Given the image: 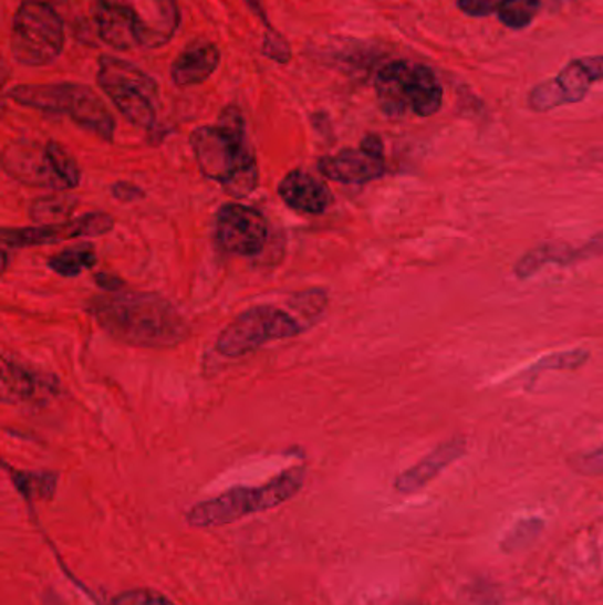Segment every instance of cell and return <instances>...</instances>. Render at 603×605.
Listing matches in <instances>:
<instances>
[{
    "label": "cell",
    "instance_id": "6da1fadb",
    "mask_svg": "<svg viewBox=\"0 0 603 605\" xmlns=\"http://www.w3.org/2000/svg\"><path fill=\"white\" fill-rule=\"evenodd\" d=\"M89 312L114 338L137 347H170L181 344L190 332L176 306L150 292L96 296Z\"/></svg>",
    "mask_w": 603,
    "mask_h": 605
},
{
    "label": "cell",
    "instance_id": "7a4b0ae2",
    "mask_svg": "<svg viewBox=\"0 0 603 605\" xmlns=\"http://www.w3.org/2000/svg\"><path fill=\"white\" fill-rule=\"evenodd\" d=\"M190 142L200 173L207 179L223 186L227 194L238 199L256 190L259 168L239 108L227 106L216 126L195 129Z\"/></svg>",
    "mask_w": 603,
    "mask_h": 605
},
{
    "label": "cell",
    "instance_id": "3957f363",
    "mask_svg": "<svg viewBox=\"0 0 603 605\" xmlns=\"http://www.w3.org/2000/svg\"><path fill=\"white\" fill-rule=\"evenodd\" d=\"M304 482V469L292 468L259 487H236L212 500L195 504L188 513L194 528H218L274 509L294 498Z\"/></svg>",
    "mask_w": 603,
    "mask_h": 605
},
{
    "label": "cell",
    "instance_id": "277c9868",
    "mask_svg": "<svg viewBox=\"0 0 603 605\" xmlns=\"http://www.w3.org/2000/svg\"><path fill=\"white\" fill-rule=\"evenodd\" d=\"M18 105L52 112V114L70 115L79 126L94 133L103 140H112L115 132V121L106 108L102 97L93 88L85 85L49 84L18 85L9 93Z\"/></svg>",
    "mask_w": 603,
    "mask_h": 605
},
{
    "label": "cell",
    "instance_id": "5b68a950",
    "mask_svg": "<svg viewBox=\"0 0 603 605\" xmlns=\"http://www.w3.org/2000/svg\"><path fill=\"white\" fill-rule=\"evenodd\" d=\"M9 49L23 66H46L64 50V25L55 9L40 0H27L13 18Z\"/></svg>",
    "mask_w": 603,
    "mask_h": 605
},
{
    "label": "cell",
    "instance_id": "8992f818",
    "mask_svg": "<svg viewBox=\"0 0 603 605\" xmlns=\"http://www.w3.org/2000/svg\"><path fill=\"white\" fill-rule=\"evenodd\" d=\"M97 84L129 123L138 128H150L155 124L158 85L132 62L103 55L97 70Z\"/></svg>",
    "mask_w": 603,
    "mask_h": 605
},
{
    "label": "cell",
    "instance_id": "52a82bcc",
    "mask_svg": "<svg viewBox=\"0 0 603 605\" xmlns=\"http://www.w3.org/2000/svg\"><path fill=\"white\" fill-rule=\"evenodd\" d=\"M303 332V324L273 305H257L233 319L216 341V351L227 358H239L262 345L285 341Z\"/></svg>",
    "mask_w": 603,
    "mask_h": 605
},
{
    "label": "cell",
    "instance_id": "ba28073f",
    "mask_svg": "<svg viewBox=\"0 0 603 605\" xmlns=\"http://www.w3.org/2000/svg\"><path fill=\"white\" fill-rule=\"evenodd\" d=\"M268 223L262 212L242 204H225L215 218V241L229 255L253 257L264 248Z\"/></svg>",
    "mask_w": 603,
    "mask_h": 605
},
{
    "label": "cell",
    "instance_id": "9c48e42d",
    "mask_svg": "<svg viewBox=\"0 0 603 605\" xmlns=\"http://www.w3.org/2000/svg\"><path fill=\"white\" fill-rule=\"evenodd\" d=\"M114 229V218L106 212H89L84 217L61 223H43L40 227H25V229L2 230V243L4 248L38 247V244H52L66 239L89 238V236H103Z\"/></svg>",
    "mask_w": 603,
    "mask_h": 605
},
{
    "label": "cell",
    "instance_id": "30bf717a",
    "mask_svg": "<svg viewBox=\"0 0 603 605\" xmlns=\"http://www.w3.org/2000/svg\"><path fill=\"white\" fill-rule=\"evenodd\" d=\"M591 85L581 62L573 61L560 75L545 80L529 93V106L537 112H549L558 106L581 102L590 93Z\"/></svg>",
    "mask_w": 603,
    "mask_h": 605
},
{
    "label": "cell",
    "instance_id": "8fae6325",
    "mask_svg": "<svg viewBox=\"0 0 603 605\" xmlns=\"http://www.w3.org/2000/svg\"><path fill=\"white\" fill-rule=\"evenodd\" d=\"M321 173L344 185H365L383 177L384 155L360 146L357 149H344L319 161Z\"/></svg>",
    "mask_w": 603,
    "mask_h": 605
},
{
    "label": "cell",
    "instance_id": "7c38bea8",
    "mask_svg": "<svg viewBox=\"0 0 603 605\" xmlns=\"http://www.w3.org/2000/svg\"><path fill=\"white\" fill-rule=\"evenodd\" d=\"M132 11L141 25L142 46L162 49L181 22L177 0H135Z\"/></svg>",
    "mask_w": 603,
    "mask_h": 605
},
{
    "label": "cell",
    "instance_id": "4fadbf2b",
    "mask_svg": "<svg viewBox=\"0 0 603 605\" xmlns=\"http://www.w3.org/2000/svg\"><path fill=\"white\" fill-rule=\"evenodd\" d=\"M278 195L289 208L304 215H322L333 202L326 182L300 168L283 177L278 186Z\"/></svg>",
    "mask_w": 603,
    "mask_h": 605
},
{
    "label": "cell",
    "instance_id": "5bb4252c",
    "mask_svg": "<svg viewBox=\"0 0 603 605\" xmlns=\"http://www.w3.org/2000/svg\"><path fill=\"white\" fill-rule=\"evenodd\" d=\"M466 451V441L464 438L448 439L440 442L436 450L428 453L425 459L419 460L418 465L407 469L395 482V489L402 494H413L423 487L430 483L434 478L439 477L440 471H445L455 460L460 459Z\"/></svg>",
    "mask_w": 603,
    "mask_h": 605
},
{
    "label": "cell",
    "instance_id": "9a60e30c",
    "mask_svg": "<svg viewBox=\"0 0 603 605\" xmlns=\"http://www.w3.org/2000/svg\"><path fill=\"white\" fill-rule=\"evenodd\" d=\"M603 236L593 238L581 247L566 244H542L526 253L516 264V277L529 279L549 264H572L575 261H586L590 257L602 255Z\"/></svg>",
    "mask_w": 603,
    "mask_h": 605
},
{
    "label": "cell",
    "instance_id": "2e32d148",
    "mask_svg": "<svg viewBox=\"0 0 603 605\" xmlns=\"http://www.w3.org/2000/svg\"><path fill=\"white\" fill-rule=\"evenodd\" d=\"M58 383L40 372H32L13 359L2 362V400L4 403H32L53 394Z\"/></svg>",
    "mask_w": 603,
    "mask_h": 605
},
{
    "label": "cell",
    "instance_id": "e0dca14e",
    "mask_svg": "<svg viewBox=\"0 0 603 605\" xmlns=\"http://www.w3.org/2000/svg\"><path fill=\"white\" fill-rule=\"evenodd\" d=\"M220 50L212 41H191L173 64V80L179 87L204 84L220 66Z\"/></svg>",
    "mask_w": 603,
    "mask_h": 605
},
{
    "label": "cell",
    "instance_id": "ac0fdd59",
    "mask_svg": "<svg viewBox=\"0 0 603 605\" xmlns=\"http://www.w3.org/2000/svg\"><path fill=\"white\" fill-rule=\"evenodd\" d=\"M4 167L11 176L17 177L25 185L50 188V190H66L59 177L53 173L49 156L43 149L35 153L32 147H17L6 150Z\"/></svg>",
    "mask_w": 603,
    "mask_h": 605
},
{
    "label": "cell",
    "instance_id": "d6986e66",
    "mask_svg": "<svg viewBox=\"0 0 603 605\" xmlns=\"http://www.w3.org/2000/svg\"><path fill=\"white\" fill-rule=\"evenodd\" d=\"M97 32L103 43L119 52L142 46L141 25L132 9L106 8L96 13Z\"/></svg>",
    "mask_w": 603,
    "mask_h": 605
},
{
    "label": "cell",
    "instance_id": "ffe728a7",
    "mask_svg": "<svg viewBox=\"0 0 603 605\" xmlns=\"http://www.w3.org/2000/svg\"><path fill=\"white\" fill-rule=\"evenodd\" d=\"M413 66L404 61L389 62L375 79V93L381 108L389 117H401L410 111L407 87H409Z\"/></svg>",
    "mask_w": 603,
    "mask_h": 605
},
{
    "label": "cell",
    "instance_id": "44dd1931",
    "mask_svg": "<svg viewBox=\"0 0 603 605\" xmlns=\"http://www.w3.org/2000/svg\"><path fill=\"white\" fill-rule=\"evenodd\" d=\"M407 97L410 111L419 117H430L439 112L443 105V87L430 67L413 66Z\"/></svg>",
    "mask_w": 603,
    "mask_h": 605
},
{
    "label": "cell",
    "instance_id": "7402d4cb",
    "mask_svg": "<svg viewBox=\"0 0 603 605\" xmlns=\"http://www.w3.org/2000/svg\"><path fill=\"white\" fill-rule=\"evenodd\" d=\"M96 262V252L91 248V244H80V247L67 248L64 252L50 257L49 265L50 270L61 277H79L82 271L94 268Z\"/></svg>",
    "mask_w": 603,
    "mask_h": 605
},
{
    "label": "cell",
    "instance_id": "603a6c76",
    "mask_svg": "<svg viewBox=\"0 0 603 605\" xmlns=\"http://www.w3.org/2000/svg\"><path fill=\"white\" fill-rule=\"evenodd\" d=\"M44 153L49 156L50 165H52L53 173L59 177V181L66 190L76 188L82 179V173H80L79 164L73 158L70 150L66 147H62L58 142H49L44 146Z\"/></svg>",
    "mask_w": 603,
    "mask_h": 605
},
{
    "label": "cell",
    "instance_id": "cb8c5ba5",
    "mask_svg": "<svg viewBox=\"0 0 603 605\" xmlns=\"http://www.w3.org/2000/svg\"><path fill=\"white\" fill-rule=\"evenodd\" d=\"M76 199L64 197V195H50L34 200L31 206V217L34 220H58V218L70 217L75 211Z\"/></svg>",
    "mask_w": 603,
    "mask_h": 605
},
{
    "label": "cell",
    "instance_id": "d4e9b609",
    "mask_svg": "<svg viewBox=\"0 0 603 605\" xmlns=\"http://www.w3.org/2000/svg\"><path fill=\"white\" fill-rule=\"evenodd\" d=\"M538 8H540V0H510L499 11V18L505 25L511 27V29H524L526 25L533 22Z\"/></svg>",
    "mask_w": 603,
    "mask_h": 605
},
{
    "label": "cell",
    "instance_id": "484cf974",
    "mask_svg": "<svg viewBox=\"0 0 603 605\" xmlns=\"http://www.w3.org/2000/svg\"><path fill=\"white\" fill-rule=\"evenodd\" d=\"M55 474L50 473H14L13 482L18 491L27 498H49L55 489Z\"/></svg>",
    "mask_w": 603,
    "mask_h": 605
},
{
    "label": "cell",
    "instance_id": "4316f807",
    "mask_svg": "<svg viewBox=\"0 0 603 605\" xmlns=\"http://www.w3.org/2000/svg\"><path fill=\"white\" fill-rule=\"evenodd\" d=\"M590 358V353L584 350L569 351V353H558L554 356H547L542 362L538 363V371L542 368H560V371H575L582 367Z\"/></svg>",
    "mask_w": 603,
    "mask_h": 605
},
{
    "label": "cell",
    "instance_id": "83f0119b",
    "mask_svg": "<svg viewBox=\"0 0 603 605\" xmlns=\"http://www.w3.org/2000/svg\"><path fill=\"white\" fill-rule=\"evenodd\" d=\"M111 605H176L168 601L162 593L153 590H129L121 593L112 601Z\"/></svg>",
    "mask_w": 603,
    "mask_h": 605
},
{
    "label": "cell",
    "instance_id": "f1b7e54d",
    "mask_svg": "<svg viewBox=\"0 0 603 605\" xmlns=\"http://www.w3.org/2000/svg\"><path fill=\"white\" fill-rule=\"evenodd\" d=\"M510 0H458V8L469 17H489L499 13Z\"/></svg>",
    "mask_w": 603,
    "mask_h": 605
},
{
    "label": "cell",
    "instance_id": "f546056e",
    "mask_svg": "<svg viewBox=\"0 0 603 605\" xmlns=\"http://www.w3.org/2000/svg\"><path fill=\"white\" fill-rule=\"evenodd\" d=\"M264 53L266 58L274 59V61L278 62H287L291 59V49H289V44L283 40V35H280L274 31L266 32Z\"/></svg>",
    "mask_w": 603,
    "mask_h": 605
},
{
    "label": "cell",
    "instance_id": "4dcf8cb0",
    "mask_svg": "<svg viewBox=\"0 0 603 605\" xmlns=\"http://www.w3.org/2000/svg\"><path fill=\"white\" fill-rule=\"evenodd\" d=\"M575 468L584 474H593L599 477L603 474V445L596 448V450L590 451L586 456H582L581 459L575 462Z\"/></svg>",
    "mask_w": 603,
    "mask_h": 605
},
{
    "label": "cell",
    "instance_id": "1f68e13d",
    "mask_svg": "<svg viewBox=\"0 0 603 605\" xmlns=\"http://www.w3.org/2000/svg\"><path fill=\"white\" fill-rule=\"evenodd\" d=\"M112 195L121 202H135L144 197V191L132 182H115L112 186Z\"/></svg>",
    "mask_w": 603,
    "mask_h": 605
},
{
    "label": "cell",
    "instance_id": "d6a6232c",
    "mask_svg": "<svg viewBox=\"0 0 603 605\" xmlns=\"http://www.w3.org/2000/svg\"><path fill=\"white\" fill-rule=\"evenodd\" d=\"M579 62H581L582 70L586 71L591 84L603 80V55L602 58L579 59Z\"/></svg>",
    "mask_w": 603,
    "mask_h": 605
},
{
    "label": "cell",
    "instance_id": "836d02e7",
    "mask_svg": "<svg viewBox=\"0 0 603 605\" xmlns=\"http://www.w3.org/2000/svg\"><path fill=\"white\" fill-rule=\"evenodd\" d=\"M96 283L100 288L105 289V291L117 292L123 288L124 282L121 279H117L115 274L100 273L96 277Z\"/></svg>",
    "mask_w": 603,
    "mask_h": 605
},
{
    "label": "cell",
    "instance_id": "e575fe53",
    "mask_svg": "<svg viewBox=\"0 0 603 605\" xmlns=\"http://www.w3.org/2000/svg\"><path fill=\"white\" fill-rule=\"evenodd\" d=\"M245 2H247L248 8H250L251 11H253V13H256L257 17H259L260 20H262V22L266 23V32L273 31V29H271V25H269L268 17H266L264 6H262V0H245Z\"/></svg>",
    "mask_w": 603,
    "mask_h": 605
},
{
    "label": "cell",
    "instance_id": "d590c367",
    "mask_svg": "<svg viewBox=\"0 0 603 605\" xmlns=\"http://www.w3.org/2000/svg\"><path fill=\"white\" fill-rule=\"evenodd\" d=\"M100 2H102V6H106V8L132 9L135 0H100Z\"/></svg>",
    "mask_w": 603,
    "mask_h": 605
}]
</instances>
